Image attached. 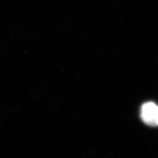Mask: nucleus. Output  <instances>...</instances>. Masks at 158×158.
<instances>
[{
    "mask_svg": "<svg viewBox=\"0 0 158 158\" xmlns=\"http://www.w3.org/2000/svg\"><path fill=\"white\" fill-rule=\"evenodd\" d=\"M141 117L147 124L158 127V106L153 102H147L142 106Z\"/></svg>",
    "mask_w": 158,
    "mask_h": 158,
    "instance_id": "obj_1",
    "label": "nucleus"
}]
</instances>
